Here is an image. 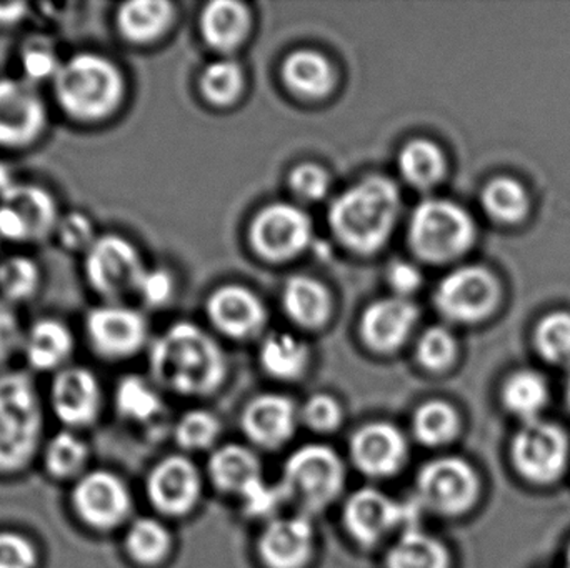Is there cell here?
Masks as SVG:
<instances>
[{
  "mask_svg": "<svg viewBox=\"0 0 570 568\" xmlns=\"http://www.w3.org/2000/svg\"><path fill=\"white\" fill-rule=\"evenodd\" d=\"M149 363L156 382L179 396H209L226 377V357L216 340L189 322L174 323L154 340Z\"/></svg>",
  "mask_w": 570,
  "mask_h": 568,
  "instance_id": "6da1fadb",
  "label": "cell"
},
{
  "mask_svg": "<svg viewBox=\"0 0 570 568\" xmlns=\"http://www.w3.org/2000/svg\"><path fill=\"white\" fill-rule=\"evenodd\" d=\"M57 109L77 126H99L124 103L126 77L109 57L99 52H76L60 63L50 82Z\"/></svg>",
  "mask_w": 570,
  "mask_h": 568,
  "instance_id": "7a4b0ae2",
  "label": "cell"
},
{
  "mask_svg": "<svg viewBox=\"0 0 570 568\" xmlns=\"http://www.w3.org/2000/svg\"><path fill=\"white\" fill-rule=\"evenodd\" d=\"M401 207V192L391 179L365 177L335 197L328 209V223L342 246L368 256L387 242Z\"/></svg>",
  "mask_w": 570,
  "mask_h": 568,
  "instance_id": "3957f363",
  "label": "cell"
},
{
  "mask_svg": "<svg viewBox=\"0 0 570 568\" xmlns=\"http://www.w3.org/2000/svg\"><path fill=\"white\" fill-rule=\"evenodd\" d=\"M42 406L23 372L0 373V472L29 466L42 437Z\"/></svg>",
  "mask_w": 570,
  "mask_h": 568,
  "instance_id": "277c9868",
  "label": "cell"
},
{
  "mask_svg": "<svg viewBox=\"0 0 570 568\" xmlns=\"http://www.w3.org/2000/svg\"><path fill=\"white\" fill-rule=\"evenodd\" d=\"M345 484V467L331 447L307 444L285 460L281 490L301 514L321 512L331 506Z\"/></svg>",
  "mask_w": 570,
  "mask_h": 568,
  "instance_id": "5b68a950",
  "label": "cell"
},
{
  "mask_svg": "<svg viewBox=\"0 0 570 568\" xmlns=\"http://www.w3.org/2000/svg\"><path fill=\"white\" fill-rule=\"evenodd\" d=\"M474 232L471 217L458 203L429 199L412 212L409 242L422 260L448 262L471 247Z\"/></svg>",
  "mask_w": 570,
  "mask_h": 568,
  "instance_id": "8992f818",
  "label": "cell"
},
{
  "mask_svg": "<svg viewBox=\"0 0 570 568\" xmlns=\"http://www.w3.org/2000/svg\"><path fill=\"white\" fill-rule=\"evenodd\" d=\"M146 270L137 247L119 233H100L83 253L86 283L104 302L122 303L137 293Z\"/></svg>",
  "mask_w": 570,
  "mask_h": 568,
  "instance_id": "52a82bcc",
  "label": "cell"
},
{
  "mask_svg": "<svg viewBox=\"0 0 570 568\" xmlns=\"http://www.w3.org/2000/svg\"><path fill=\"white\" fill-rule=\"evenodd\" d=\"M60 216L56 196L40 183L16 180L0 192V239L3 242H46L56 233Z\"/></svg>",
  "mask_w": 570,
  "mask_h": 568,
  "instance_id": "ba28073f",
  "label": "cell"
},
{
  "mask_svg": "<svg viewBox=\"0 0 570 568\" xmlns=\"http://www.w3.org/2000/svg\"><path fill=\"white\" fill-rule=\"evenodd\" d=\"M481 480L471 464L459 457H439L425 464L415 480V500L422 510L459 517L478 502Z\"/></svg>",
  "mask_w": 570,
  "mask_h": 568,
  "instance_id": "9c48e42d",
  "label": "cell"
},
{
  "mask_svg": "<svg viewBox=\"0 0 570 568\" xmlns=\"http://www.w3.org/2000/svg\"><path fill=\"white\" fill-rule=\"evenodd\" d=\"M419 512L422 507L417 500L399 502L382 490L364 487L355 490L345 500L342 519L348 536L358 546H377L395 530L417 529Z\"/></svg>",
  "mask_w": 570,
  "mask_h": 568,
  "instance_id": "30bf717a",
  "label": "cell"
},
{
  "mask_svg": "<svg viewBox=\"0 0 570 568\" xmlns=\"http://www.w3.org/2000/svg\"><path fill=\"white\" fill-rule=\"evenodd\" d=\"M47 127L49 107L39 86L23 77H0V149H32Z\"/></svg>",
  "mask_w": 570,
  "mask_h": 568,
  "instance_id": "8fae6325",
  "label": "cell"
},
{
  "mask_svg": "<svg viewBox=\"0 0 570 568\" xmlns=\"http://www.w3.org/2000/svg\"><path fill=\"white\" fill-rule=\"evenodd\" d=\"M512 462L529 482L552 484L568 469L570 440L566 430L548 420L522 423L512 439Z\"/></svg>",
  "mask_w": 570,
  "mask_h": 568,
  "instance_id": "7c38bea8",
  "label": "cell"
},
{
  "mask_svg": "<svg viewBox=\"0 0 570 568\" xmlns=\"http://www.w3.org/2000/svg\"><path fill=\"white\" fill-rule=\"evenodd\" d=\"M83 336L97 357L116 362L136 356L146 346L149 326L139 310L102 302L83 317Z\"/></svg>",
  "mask_w": 570,
  "mask_h": 568,
  "instance_id": "4fadbf2b",
  "label": "cell"
},
{
  "mask_svg": "<svg viewBox=\"0 0 570 568\" xmlns=\"http://www.w3.org/2000/svg\"><path fill=\"white\" fill-rule=\"evenodd\" d=\"M499 286L482 267H462L442 279L435 290L439 312L452 322H478L494 309Z\"/></svg>",
  "mask_w": 570,
  "mask_h": 568,
  "instance_id": "5bb4252c",
  "label": "cell"
},
{
  "mask_svg": "<svg viewBox=\"0 0 570 568\" xmlns=\"http://www.w3.org/2000/svg\"><path fill=\"white\" fill-rule=\"evenodd\" d=\"M250 242L264 259H292L312 242L311 217L292 203L267 206L253 220Z\"/></svg>",
  "mask_w": 570,
  "mask_h": 568,
  "instance_id": "9a60e30c",
  "label": "cell"
},
{
  "mask_svg": "<svg viewBox=\"0 0 570 568\" xmlns=\"http://www.w3.org/2000/svg\"><path fill=\"white\" fill-rule=\"evenodd\" d=\"M73 510L87 526L112 530L129 519L132 497L126 484L106 470L87 474L73 487Z\"/></svg>",
  "mask_w": 570,
  "mask_h": 568,
  "instance_id": "2e32d148",
  "label": "cell"
},
{
  "mask_svg": "<svg viewBox=\"0 0 570 568\" xmlns=\"http://www.w3.org/2000/svg\"><path fill=\"white\" fill-rule=\"evenodd\" d=\"M203 496V477L184 456L160 460L147 479V497L164 516L183 517L196 509Z\"/></svg>",
  "mask_w": 570,
  "mask_h": 568,
  "instance_id": "e0dca14e",
  "label": "cell"
},
{
  "mask_svg": "<svg viewBox=\"0 0 570 568\" xmlns=\"http://www.w3.org/2000/svg\"><path fill=\"white\" fill-rule=\"evenodd\" d=\"M348 450L358 472L371 479H387L407 462L409 442L394 423L372 422L355 430Z\"/></svg>",
  "mask_w": 570,
  "mask_h": 568,
  "instance_id": "ac0fdd59",
  "label": "cell"
},
{
  "mask_svg": "<svg viewBox=\"0 0 570 568\" xmlns=\"http://www.w3.org/2000/svg\"><path fill=\"white\" fill-rule=\"evenodd\" d=\"M314 527L304 514L274 517L257 544L261 562L267 568H304L314 554Z\"/></svg>",
  "mask_w": 570,
  "mask_h": 568,
  "instance_id": "d6986e66",
  "label": "cell"
},
{
  "mask_svg": "<svg viewBox=\"0 0 570 568\" xmlns=\"http://www.w3.org/2000/svg\"><path fill=\"white\" fill-rule=\"evenodd\" d=\"M301 410L288 397L281 393H263L250 400L240 417L244 434L254 446L274 450L294 437Z\"/></svg>",
  "mask_w": 570,
  "mask_h": 568,
  "instance_id": "ffe728a7",
  "label": "cell"
},
{
  "mask_svg": "<svg viewBox=\"0 0 570 568\" xmlns=\"http://www.w3.org/2000/svg\"><path fill=\"white\" fill-rule=\"evenodd\" d=\"M100 383L86 367H66L53 376L50 403L53 412L70 427L92 423L99 416Z\"/></svg>",
  "mask_w": 570,
  "mask_h": 568,
  "instance_id": "44dd1931",
  "label": "cell"
},
{
  "mask_svg": "<svg viewBox=\"0 0 570 568\" xmlns=\"http://www.w3.org/2000/svg\"><path fill=\"white\" fill-rule=\"evenodd\" d=\"M417 319V306L405 297L377 300L362 317V339L372 350L392 352L407 340Z\"/></svg>",
  "mask_w": 570,
  "mask_h": 568,
  "instance_id": "7402d4cb",
  "label": "cell"
},
{
  "mask_svg": "<svg viewBox=\"0 0 570 568\" xmlns=\"http://www.w3.org/2000/svg\"><path fill=\"white\" fill-rule=\"evenodd\" d=\"M207 313L220 332L236 339L254 336L266 323V309L259 297L240 286L216 290L207 302Z\"/></svg>",
  "mask_w": 570,
  "mask_h": 568,
  "instance_id": "603a6c76",
  "label": "cell"
},
{
  "mask_svg": "<svg viewBox=\"0 0 570 568\" xmlns=\"http://www.w3.org/2000/svg\"><path fill=\"white\" fill-rule=\"evenodd\" d=\"M76 349L70 327L57 317H40L23 336L22 353L27 363L40 372H59Z\"/></svg>",
  "mask_w": 570,
  "mask_h": 568,
  "instance_id": "cb8c5ba5",
  "label": "cell"
},
{
  "mask_svg": "<svg viewBox=\"0 0 570 568\" xmlns=\"http://www.w3.org/2000/svg\"><path fill=\"white\" fill-rule=\"evenodd\" d=\"M207 474L217 490L240 499L264 480L259 457L239 444H226L214 450Z\"/></svg>",
  "mask_w": 570,
  "mask_h": 568,
  "instance_id": "d4e9b609",
  "label": "cell"
},
{
  "mask_svg": "<svg viewBox=\"0 0 570 568\" xmlns=\"http://www.w3.org/2000/svg\"><path fill=\"white\" fill-rule=\"evenodd\" d=\"M173 20V6L164 0H130L116 12L117 32L126 42L149 43L159 39Z\"/></svg>",
  "mask_w": 570,
  "mask_h": 568,
  "instance_id": "484cf974",
  "label": "cell"
},
{
  "mask_svg": "<svg viewBox=\"0 0 570 568\" xmlns=\"http://www.w3.org/2000/svg\"><path fill=\"white\" fill-rule=\"evenodd\" d=\"M204 39L220 52L237 49L249 30V12L240 2L216 0L204 9L200 17Z\"/></svg>",
  "mask_w": 570,
  "mask_h": 568,
  "instance_id": "4316f807",
  "label": "cell"
},
{
  "mask_svg": "<svg viewBox=\"0 0 570 568\" xmlns=\"http://www.w3.org/2000/svg\"><path fill=\"white\" fill-rule=\"evenodd\" d=\"M385 568H451L448 547L424 530L401 532L385 556Z\"/></svg>",
  "mask_w": 570,
  "mask_h": 568,
  "instance_id": "83f0119b",
  "label": "cell"
},
{
  "mask_svg": "<svg viewBox=\"0 0 570 568\" xmlns=\"http://www.w3.org/2000/svg\"><path fill=\"white\" fill-rule=\"evenodd\" d=\"M285 312L298 326L315 329L327 320L331 297L327 289L311 277H292L283 293Z\"/></svg>",
  "mask_w": 570,
  "mask_h": 568,
  "instance_id": "f1b7e54d",
  "label": "cell"
},
{
  "mask_svg": "<svg viewBox=\"0 0 570 568\" xmlns=\"http://www.w3.org/2000/svg\"><path fill=\"white\" fill-rule=\"evenodd\" d=\"M285 86L302 97H324L334 83V70L322 53L297 50L285 59Z\"/></svg>",
  "mask_w": 570,
  "mask_h": 568,
  "instance_id": "f546056e",
  "label": "cell"
},
{
  "mask_svg": "<svg viewBox=\"0 0 570 568\" xmlns=\"http://www.w3.org/2000/svg\"><path fill=\"white\" fill-rule=\"evenodd\" d=\"M549 400V387L544 377L534 370H519L505 380L502 402L522 423L539 419Z\"/></svg>",
  "mask_w": 570,
  "mask_h": 568,
  "instance_id": "4dcf8cb0",
  "label": "cell"
},
{
  "mask_svg": "<svg viewBox=\"0 0 570 568\" xmlns=\"http://www.w3.org/2000/svg\"><path fill=\"white\" fill-rule=\"evenodd\" d=\"M461 432V416L445 400H428L412 416V434L425 447H442Z\"/></svg>",
  "mask_w": 570,
  "mask_h": 568,
  "instance_id": "1f68e13d",
  "label": "cell"
},
{
  "mask_svg": "<svg viewBox=\"0 0 570 568\" xmlns=\"http://www.w3.org/2000/svg\"><path fill=\"white\" fill-rule=\"evenodd\" d=\"M399 169L412 187L429 189L444 177V153L431 140H411L399 153Z\"/></svg>",
  "mask_w": 570,
  "mask_h": 568,
  "instance_id": "d6a6232c",
  "label": "cell"
},
{
  "mask_svg": "<svg viewBox=\"0 0 570 568\" xmlns=\"http://www.w3.org/2000/svg\"><path fill=\"white\" fill-rule=\"evenodd\" d=\"M42 286V270L32 257L12 253L0 260V299L10 306L29 302Z\"/></svg>",
  "mask_w": 570,
  "mask_h": 568,
  "instance_id": "836d02e7",
  "label": "cell"
},
{
  "mask_svg": "<svg viewBox=\"0 0 570 568\" xmlns=\"http://www.w3.org/2000/svg\"><path fill=\"white\" fill-rule=\"evenodd\" d=\"M307 362V346L288 333H273L261 347V366L276 379H297L304 373Z\"/></svg>",
  "mask_w": 570,
  "mask_h": 568,
  "instance_id": "e575fe53",
  "label": "cell"
},
{
  "mask_svg": "<svg viewBox=\"0 0 570 568\" xmlns=\"http://www.w3.org/2000/svg\"><path fill=\"white\" fill-rule=\"evenodd\" d=\"M173 537L169 529L150 517H142L130 524L126 536V550L134 562L140 566H156L169 556Z\"/></svg>",
  "mask_w": 570,
  "mask_h": 568,
  "instance_id": "d590c367",
  "label": "cell"
},
{
  "mask_svg": "<svg viewBox=\"0 0 570 568\" xmlns=\"http://www.w3.org/2000/svg\"><path fill=\"white\" fill-rule=\"evenodd\" d=\"M116 406L120 416L136 422H149L163 412V399L157 390L136 376L120 380L116 390Z\"/></svg>",
  "mask_w": 570,
  "mask_h": 568,
  "instance_id": "8d00e7d4",
  "label": "cell"
},
{
  "mask_svg": "<svg viewBox=\"0 0 570 568\" xmlns=\"http://www.w3.org/2000/svg\"><path fill=\"white\" fill-rule=\"evenodd\" d=\"M482 203L494 219L501 222H518L528 212V193L521 183L512 179H495L482 193Z\"/></svg>",
  "mask_w": 570,
  "mask_h": 568,
  "instance_id": "74e56055",
  "label": "cell"
},
{
  "mask_svg": "<svg viewBox=\"0 0 570 568\" xmlns=\"http://www.w3.org/2000/svg\"><path fill=\"white\" fill-rule=\"evenodd\" d=\"M200 87L209 102L216 106H229L243 92V69L234 60H217L204 70Z\"/></svg>",
  "mask_w": 570,
  "mask_h": 568,
  "instance_id": "f35d334b",
  "label": "cell"
},
{
  "mask_svg": "<svg viewBox=\"0 0 570 568\" xmlns=\"http://www.w3.org/2000/svg\"><path fill=\"white\" fill-rule=\"evenodd\" d=\"M220 430L223 426L213 412L190 410L186 416L180 417L174 436L180 449L186 452H199V450L210 449L217 442Z\"/></svg>",
  "mask_w": 570,
  "mask_h": 568,
  "instance_id": "ab89813d",
  "label": "cell"
},
{
  "mask_svg": "<svg viewBox=\"0 0 570 568\" xmlns=\"http://www.w3.org/2000/svg\"><path fill=\"white\" fill-rule=\"evenodd\" d=\"M86 462V444L73 434H57L47 446L46 467L57 479H69V477L77 476Z\"/></svg>",
  "mask_w": 570,
  "mask_h": 568,
  "instance_id": "60d3db41",
  "label": "cell"
},
{
  "mask_svg": "<svg viewBox=\"0 0 570 568\" xmlns=\"http://www.w3.org/2000/svg\"><path fill=\"white\" fill-rule=\"evenodd\" d=\"M535 346L551 363H570V316L559 312L546 317L535 330Z\"/></svg>",
  "mask_w": 570,
  "mask_h": 568,
  "instance_id": "b9f144b4",
  "label": "cell"
},
{
  "mask_svg": "<svg viewBox=\"0 0 570 568\" xmlns=\"http://www.w3.org/2000/svg\"><path fill=\"white\" fill-rule=\"evenodd\" d=\"M57 242L70 253H86L99 233L96 232L92 219L82 210H69L60 216L56 233Z\"/></svg>",
  "mask_w": 570,
  "mask_h": 568,
  "instance_id": "7bdbcfd3",
  "label": "cell"
},
{
  "mask_svg": "<svg viewBox=\"0 0 570 568\" xmlns=\"http://www.w3.org/2000/svg\"><path fill=\"white\" fill-rule=\"evenodd\" d=\"M458 343L444 327H431L425 330L417 343V360L432 372H441L454 362Z\"/></svg>",
  "mask_w": 570,
  "mask_h": 568,
  "instance_id": "ee69618b",
  "label": "cell"
},
{
  "mask_svg": "<svg viewBox=\"0 0 570 568\" xmlns=\"http://www.w3.org/2000/svg\"><path fill=\"white\" fill-rule=\"evenodd\" d=\"M60 63L62 60L59 59L52 47L47 46L46 42L32 40L23 47L22 53H20V66H22V76L20 77L36 86H39L42 80L52 82Z\"/></svg>",
  "mask_w": 570,
  "mask_h": 568,
  "instance_id": "f6af8a7d",
  "label": "cell"
},
{
  "mask_svg": "<svg viewBox=\"0 0 570 568\" xmlns=\"http://www.w3.org/2000/svg\"><path fill=\"white\" fill-rule=\"evenodd\" d=\"M342 417L344 413L341 403L327 393L312 396L301 409L302 422L307 429L318 434L334 432L341 426Z\"/></svg>",
  "mask_w": 570,
  "mask_h": 568,
  "instance_id": "bcb514c9",
  "label": "cell"
},
{
  "mask_svg": "<svg viewBox=\"0 0 570 568\" xmlns=\"http://www.w3.org/2000/svg\"><path fill=\"white\" fill-rule=\"evenodd\" d=\"M26 329L20 323L17 309L0 299V367L6 366L17 352H22Z\"/></svg>",
  "mask_w": 570,
  "mask_h": 568,
  "instance_id": "7dc6e473",
  "label": "cell"
},
{
  "mask_svg": "<svg viewBox=\"0 0 570 568\" xmlns=\"http://www.w3.org/2000/svg\"><path fill=\"white\" fill-rule=\"evenodd\" d=\"M291 189L295 196L304 200H318L327 193L328 176L322 167L315 163H302L292 170Z\"/></svg>",
  "mask_w": 570,
  "mask_h": 568,
  "instance_id": "c3c4849f",
  "label": "cell"
},
{
  "mask_svg": "<svg viewBox=\"0 0 570 568\" xmlns=\"http://www.w3.org/2000/svg\"><path fill=\"white\" fill-rule=\"evenodd\" d=\"M36 549L26 537L0 532V568H36Z\"/></svg>",
  "mask_w": 570,
  "mask_h": 568,
  "instance_id": "681fc988",
  "label": "cell"
},
{
  "mask_svg": "<svg viewBox=\"0 0 570 568\" xmlns=\"http://www.w3.org/2000/svg\"><path fill=\"white\" fill-rule=\"evenodd\" d=\"M173 292V277L164 269H147L137 289V296L150 307H160L169 302Z\"/></svg>",
  "mask_w": 570,
  "mask_h": 568,
  "instance_id": "f907efd6",
  "label": "cell"
},
{
  "mask_svg": "<svg viewBox=\"0 0 570 568\" xmlns=\"http://www.w3.org/2000/svg\"><path fill=\"white\" fill-rule=\"evenodd\" d=\"M244 509L250 517H269L271 514L276 512L277 507L284 502V494L279 486H267L266 482H261L259 486L254 487L249 494L243 497Z\"/></svg>",
  "mask_w": 570,
  "mask_h": 568,
  "instance_id": "816d5d0a",
  "label": "cell"
},
{
  "mask_svg": "<svg viewBox=\"0 0 570 568\" xmlns=\"http://www.w3.org/2000/svg\"><path fill=\"white\" fill-rule=\"evenodd\" d=\"M389 283L399 297L409 296L421 287L422 273L414 263L395 262L389 269Z\"/></svg>",
  "mask_w": 570,
  "mask_h": 568,
  "instance_id": "f5cc1de1",
  "label": "cell"
},
{
  "mask_svg": "<svg viewBox=\"0 0 570 568\" xmlns=\"http://www.w3.org/2000/svg\"><path fill=\"white\" fill-rule=\"evenodd\" d=\"M30 16V6L26 2H0V29H16Z\"/></svg>",
  "mask_w": 570,
  "mask_h": 568,
  "instance_id": "db71d44e",
  "label": "cell"
},
{
  "mask_svg": "<svg viewBox=\"0 0 570 568\" xmlns=\"http://www.w3.org/2000/svg\"><path fill=\"white\" fill-rule=\"evenodd\" d=\"M566 568H570V546L568 547V556H566Z\"/></svg>",
  "mask_w": 570,
  "mask_h": 568,
  "instance_id": "11a10c76",
  "label": "cell"
},
{
  "mask_svg": "<svg viewBox=\"0 0 570 568\" xmlns=\"http://www.w3.org/2000/svg\"><path fill=\"white\" fill-rule=\"evenodd\" d=\"M568 406L570 409V376H569V382H568Z\"/></svg>",
  "mask_w": 570,
  "mask_h": 568,
  "instance_id": "9f6ffc18",
  "label": "cell"
}]
</instances>
